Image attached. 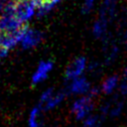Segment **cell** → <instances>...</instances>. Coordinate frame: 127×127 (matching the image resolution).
Listing matches in <instances>:
<instances>
[{
    "label": "cell",
    "mask_w": 127,
    "mask_h": 127,
    "mask_svg": "<svg viewBox=\"0 0 127 127\" xmlns=\"http://www.w3.org/2000/svg\"><path fill=\"white\" fill-rule=\"evenodd\" d=\"M93 108V101L92 98L89 96H83L75 100L72 105V112L76 119H83L88 115V113Z\"/></svg>",
    "instance_id": "cell-3"
},
{
    "label": "cell",
    "mask_w": 127,
    "mask_h": 127,
    "mask_svg": "<svg viewBox=\"0 0 127 127\" xmlns=\"http://www.w3.org/2000/svg\"><path fill=\"white\" fill-rule=\"evenodd\" d=\"M53 95H54V89L53 88H49L46 91H44L43 94L41 95V98H40V106L45 104Z\"/></svg>",
    "instance_id": "cell-13"
},
{
    "label": "cell",
    "mask_w": 127,
    "mask_h": 127,
    "mask_svg": "<svg viewBox=\"0 0 127 127\" xmlns=\"http://www.w3.org/2000/svg\"><path fill=\"white\" fill-rule=\"evenodd\" d=\"M40 117H41V108L35 107L30 114V118H29V126L30 127H41V123H40Z\"/></svg>",
    "instance_id": "cell-11"
},
{
    "label": "cell",
    "mask_w": 127,
    "mask_h": 127,
    "mask_svg": "<svg viewBox=\"0 0 127 127\" xmlns=\"http://www.w3.org/2000/svg\"><path fill=\"white\" fill-rule=\"evenodd\" d=\"M123 79H127V66L124 68V71H123Z\"/></svg>",
    "instance_id": "cell-20"
},
{
    "label": "cell",
    "mask_w": 127,
    "mask_h": 127,
    "mask_svg": "<svg viewBox=\"0 0 127 127\" xmlns=\"http://www.w3.org/2000/svg\"><path fill=\"white\" fill-rule=\"evenodd\" d=\"M36 9L37 8L32 0L16 1V17L23 24H26V22L33 17Z\"/></svg>",
    "instance_id": "cell-2"
},
{
    "label": "cell",
    "mask_w": 127,
    "mask_h": 127,
    "mask_svg": "<svg viewBox=\"0 0 127 127\" xmlns=\"http://www.w3.org/2000/svg\"><path fill=\"white\" fill-rule=\"evenodd\" d=\"M90 84L85 77L80 76L71 80L70 84L65 88V93H85L91 88Z\"/></svg>",
    "instance_id": "cell-6"
},
{
    "label": "cell",
    "mask_w": 127,
    "mask_h": 127,
    "mask_svg": "<svg viewBox=\"0 0 127 127\" xmlns=\"http://www.w3.org/2000/svg\"><path fill=\"white\" fill-rule=\"evenodd\" d=\"M86 66V59L84 57L76 58L67 67L65 70V78L66 79H75L80 77L81 73L83 72Z\"/></svg>",
    "instance_id": "cell-4"
},
{
    "label": "cell",
    "mask_w": 127,
    "mask_h": 127,
    "mask_svg": "<svg viewBox=\"0 0 127 127\" xmlns=\"http://www.w3.org/2000/svg\"><path fill=\"white\" fill-rule=\"evenodd\" d=\"M118 82H119V77L117 75L108 76L102 82V84H101V90H102V92H104L106 94L111 93L116 88V86L118 85Z\"/></svg>",
    "instance_id": "cell-9"
},
{
    "label": "cell",
    "mask_w": 127,
    "mask_h": 127,
    "mask_svg": "<svg viewBox=\"0 0 127 127\" xmlns=\"http://www.w3.org/2000/svg\"><path fill=\"white\" fill-rule=\"evenodd\" d=\"M64 92H59V93H57V94H54L45 104H43V105H41V106H39L41 109H44V110H47V109H51V108H53V107H55V106H57L59 103H61L62 101H63V99H64Z\"/></svg>",
    "instance_id": "cell-10"
},
{
    "label": "cell",
    "mask_w": 127,
    "mask_h": 127,
    "mask_svg": "<svg viewBox=\"0 0 127 127\" xmlns=\"http://www.w3.org/2000/svg\"><path fill=\"white\" fill-rule=\"evenodd\" d=\"M26 24H23L16 15L2 14L0 16V31L4 34H11L21 30Z\"/></svg>",
    "instance_id": "cell-1"
},
{
    "label": "cell",
    "mask_w": 127,
    "mask_h": 127,
    "mask_svg": "<svg viewBox=\"0 0 127 127\" xmlns=\"http://www.w3.org/2000/svg\"><path fill=\"white\" fill-rule=\"evenodd\" d=\"M120 89H121V92L123 94L127 95V79H123L121 86H120Z\"/></svg>",
    "instance_id": "cell-17"
},
{
    "label": "cell",
    "mask_w": 127,
    "mask_h": 127,
    "mask_svg": "<svg viewBox=\"0 0 127 127\" xmlns=\"http://www.w3.org/2000/svg\"><path fill=\"white\" fill-rule=\"evenodd\" d=\"M99 119L97 116H88L84 121V127H98Z\"/></svg>",
    "instance_id": "cell-12"
},
{
    "label": "cell",
    "mask_w": 127,
    "mask_h": 127,
    "mask_svg": "<svg viewBox=\"0 0 127 127\" xmlns=\"http://www.w3.org/2000/svg\"><path fill=\"white\" fill-rule=\"evenodd\" d=\"M95 0H84L83 1V5H82V13L87 14L91 11L93 4H94Z\"/></svg>",
    "instance_id": "cell-14"
},
{
    "label": "cell",
    "mask_w": 127,
    "mask_h": 127,
    "mask_svg": "<svg viewBox=\"0 0 127 127\" xmlns=\"http://www.w3.org/2000/svg\"><path fill=\"white\" fill-rule=\"evenodd\" d=\"M121 109H122V104H117L115 107H113L111 110H110V113H111V115H114V116H116V115H118L120 112H121Z\"/></svg>",
    "instance_id": "cell-15"
},
{
    "label": "cell",
    "mask_w": 127,
    "mask_h": 127,
    "mask_svg": "<svg viewBox=\"0 0 127 127\" xmlns=\"http://www.w3.org/2000/svg\"><path fill=\"white\" fill-rule=\"evenodd\" d=\"M52 68H53V62L52 61L40 62L39 65L37 67V70L35 71V73L32 76V83L37 84V83L43 81L44 79H46L48 76V72L51 71Z\"/></svg>",
    "instance_id": "cell-5"
},
{
    "label": "cell",
    "mask_w": 127,
    "mask_h": 127,
    "mask_svg": "<svg viewBox=\"0 0 127 127\" xmlns=\"http://www.w3.org/2000/svg\"><path fill=\"white\" fill-rule=\"evenodd\" d=\"M12 0H0V16L3 14L4 9L6 8V6L11 2Z\"/></svg>",
    "instance_id": "cell-16"
},
{
    "label": "cell",
    "mask_w": 127,
    "mask_h": 127,
    "mask_svg": "<svg viewBox=\"0 0 127 127\" xmlns=\"http://www.w3.org/2000/svg\"><path fill=\"white\" fill-rule=\"evenodd\" d=\"M8 54V50L7 49H5L4 47H2V46H0V60L1 59H3L4 57H6V55Z\"/></svg>",
    "instance_id": "cell-18"
},
{
    "label": "cell",
    "mask_w": 127,
    "mask_h": 127,
    "mask_svg": "<svg viewBox=\"0 0 127 127\" xmlns=\"http://www.w3.org/2000/svg\"><path fill=\"white\" fill-rule=\"evenodd\" d=\"M42 40V33L38 30H32L28 29L26 34L24 35L21 45L23 49H31L33 47H36Z\"/></svg>",
    "instance_id": "cell-7"
},
{
    "label": "cell",
    "mask_w": 127,
    "mask_h": 127,
    "mask_svg": "<svg viewBox=\"0 0 127 127\" xmlns=\"http://www.w3.org/2000/svg\"><path fill=\"white\" fill-rule=\"evenodd\" d=\"M60 1H61V0H45V2H49L52 7H54V6H55L57 3H59Z\"/></svg>",
    "instance_id": "cell-19"
},
{
    "label": "cell",
    "mask_w": 127,
    "mask_h": 127,
    "mask_svg": "<svg viewBox=\"0 0 127 127\" xmlns=\"http://www.w3.org/2000/svg\"><path fill=\"white\" fill-rule=\"evenodd\" d=\"M107 19L105 18H99L96 22H94L92 26V34L95 38H102L104 37L106 31H107Z\"/></svg>",
    "instance_id": "cell-8"
},
{
    "label": "cell",
    "mask_w": 127,
    "mask_h": 127,
    "mask_svg": "<svg viewBox=\"0 0 127 127\" xmlns=\"http://www.w3.org/2000/svg\"><path fill=\"white\" fill-rule=\"evenodd\" d=\"M15 1H19V0H15Z\"/></svg>",
    "instance_id": "cell-21"
}]
</instances>
